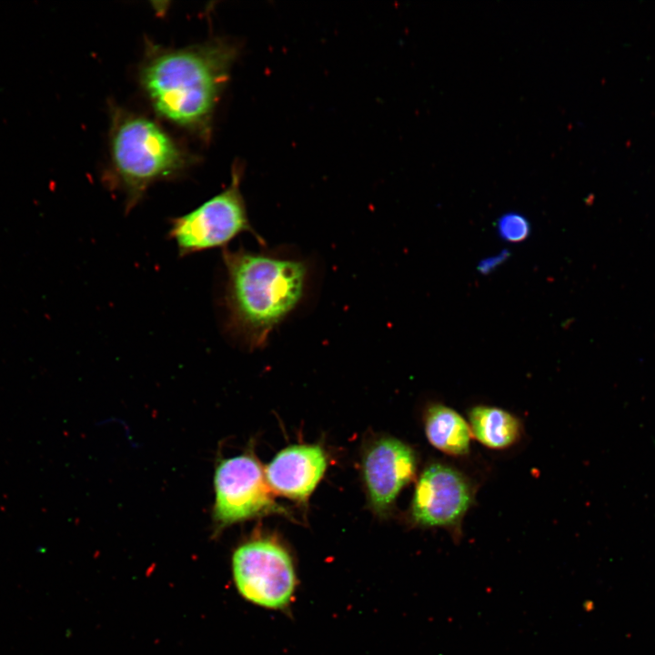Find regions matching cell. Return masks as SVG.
Here are the masks:
<instances>
[{
    "label": "cell",
    "instance_id": "cell-3",
    "mask_svg": "<svg viewBox=\"0 0 655 655\" xmlns=\"http://www.w3.org/2000/svg\"><path fill=\"white\" fill-rule=\"evenodd\" d=\"M113 183L126 196V210L135 207L155 182L179 174L187 156L152 120L121 109L110 129Z\"/></svg>",
    "mask_w": 655,
    "mask_h": 655
},
{
    "label": "cell",
    "instance_id": "cell-12",
    "mask_svg": "<svg viewBox=\"0 0 655 655\" xmlns=\"http://www.w3.org/2000/svg\"><path fill=\"white\" fill-rule=\"evenodd\" d=\"M497 231L502 240L509 243H519L529 237L531 226L525 216L510 211L499 217Z\"/></svg>",
    "mask_w": 655,
    "mask_h": 655
},
{
    "label": "cell",
    "instance_id": "cell-6",
    "mask_svg": "<svg viewBox=\"0 0 655 655\" xmlns=\"http://www.w3.org/2000/svg\"><path fill=\"white\" fill-rule=\"evenodd\" d=\"M214 485V519L221 527L287 510L273 497L258 461L249 454L223 459L217 465Z\"/></svg>",
    "mask_w": 655,
    "mask_h": 655
},
{
    "label": "cell",
    "instance_id": "cell-10",
    "mask_svg": "<svg viewBox=\"0 0 655 655\" xmlns=\"http://www.w3.org/2000/svg\"><path fill=\"white\" fill-rule=\"evenodd\" d=\"M424 428L429 443L439 451L452 456L469 453L470 428L454 409L441 404L428 407L424 416Z\"/></svg>",
    "mask_w": 655,
    "mask_h": 655
},
{
    "label": "cell",
    "instance_id": "cell-13",
    "mask_svg": "<svg viewBox=\"0 0 655 655\" xmlns=\"http://www.w3.org/2000/svg\"><path fill=\"white\" fill-rule=\"evenodd\" d=\"M509 256L510 252L508 249H504L495 256L480 260L477 266V269L482 275H489L502 265Z\"/></svg>",
    "mask_w": 655,
    "mask_h": 655
},
{
    "label": "cell",
    "instance_id": "cell-1",
    "mask_svg": "<svg viewBox=\"0 0 655 655\" xmlns=\"http://www.w3.org/2000/svg\"><path fill=\"white\" fill-rule=\"evenodd\" d=\"M222 257L227 332L249 349L261 348L304 297L307 265L244 247H225Z\"/></svg>",
    "mask_w": 655,
    "mask_h": 655
},
{
    "label": "cell",
    "instance_id": "cell-11",
    "mask_svg": "<svg viewBox=\"0 0 655 655\" xmlns=\"http://www.w3.org/2000/svg\"><path fill=\"white\" fill-rule=\"evenodd\" d=\"M472 436L484 446L504 449L521 437L522 426L518 418L505 409L490 406H476L469 412Z\"/></svg>",
    "mask_w": 655,
    "mask_h": 655
},
{
    "label": "cell",
    "instance_id": "cell-4",
    "mask_svg": "<svg viewBox=\"0 0 655 655\" xmlns=\"http://www.w3.org/2000/svg\"><path fill=\"white\" fill-rule=\"evenodd\" d=\"M253 229L240 190V173L233 171L229 186L191 212L173 218L168 231L181 257L225 247L238 235Z\"/></svg>",
    "mask_w": 655,
    "mask_h": 655
},
{
    "label": "cell",
    "instance_id": "cell-5",
    "mask_svg": "<svg viewBox=\"0 0 655 655\" xmlns=\"http://www.w3.org/2000/svg\"><path fill=\"white\" fill-rule=\"evenodd\" d=\"M236 586L248 601L283 610L291 601L297 579L292 558L276 539H253L239 546L233 554Z\"/></svg>",
    "mask_w": 655,
    "mask_h": 655
},
{
    "label": "cell",
    "instance_id": "cell-7",
    "mask_svg": "<svg viewBox=\"0 0 655 655\" xmlns=\"http://www.w3.org/2000/svg\"><path fill=\"white\" fill-rule=\"evenodd\" d=\"M473 498L472 485L461 472L433 463L424 469L417 481L410 519L418 526L444 528L458 536Z\"/></svg>",
    "mask_w": 655,
    "mask_h": 655
},
{
    "label": "cell",
    "instance_id": "cell-2",
    "mask_svg": "<svg viewBox=\"0 0 655 655\" xmlns=\"http://www.w3.org/2000/svg\"><path fill=\"white\" fill-rule=\"evenodd\" d=\"M235 49L225 43L156 50L140 71L155 110L182 126L203 131L228 78Z\"/></svg>",
    "mask_w": 655,
    "mask_h": 655
},
{
    "label": "cell",
    "instance_id": "cell-8",
    "mask_svg": "<svg viewBox=\"0 0 655 655\" xmlns=\"http://www.w3.org/2000/svg\"><path fill=\"white\" fill-rule=\"evenodd\" d=\"M414 450L399 439L382 437L372 441L362 458V475L371 509L384 516L400 490L415 478Z\"/></svg>",
    "mask_w": 655,
    "mask_h": 655
},
{
    "label": "cell",
    "instance_id": "cell-9",
    "mask_svg": "<svg viewBox=\"0 0 655 655\" xmlns=\"http://www.w3.org/2000/svg\"><path fill=\"white\" fill-rule=\"evenodd\" d=\"M328 467L319 445L298 444L279 451L265 469L270 489L296 501L307 500Z\"/></svg>",
    "mask_w": 655,
    "mask_h": 655
}]
</instances>
